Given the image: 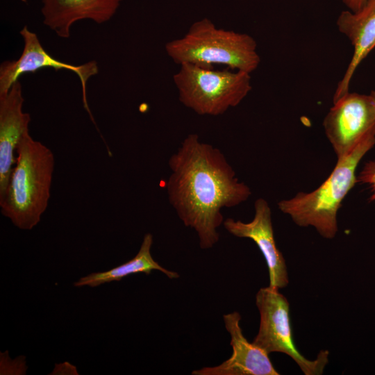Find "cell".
<instances>
[{
  "instance_id": "obj_1",
  "label": "cell",
  "mask_w": 375,
  "mask_h": 375,
  "mask_svg": "<svg viewBox=\"0 0 375 375\" xmlns=\"http://www.w3.org/2000/svg\"><path fill=\"white\" fill-rule=\"evenodd\" d=\"M168 199L184 225L195 230L201 249L219 238L221 210L248 199L250 188L236 177L225 156L212 144L189 134L169 160Z\"/></svg>"
},
{
  "instance_id": "obj_2",
  "label": "cell",
  "mask_w": 375,
  "mask_h": 375,
  "mask_svg": "<svg viewBox=\"0 0 375 375\" xmlns=\"http://www.w3.org/2000/svg\"><path fill=\"white\" fill-rule=\"evenodd\" d=\"M54 165L51 150L34 140L29 131L26 133L6 193L0 199L2 215L16 227L31 230L40 222L49 204Z\"/></svg>"
},
{
  "instance_id": "obj_3",
  "label": "cell",
  "mask_w": 375,
  "mask_h": 375,
  "mask_svg": "<svg viewBox=\"0 0 375 375\" xmlns=\"http://www.w3.org/2000/svg\"><path fill=\"white\" fill-rule=\"evenodd\" d=\"M169 58L179 65H224L251 74L260 65L254 38L247 33L217 28L208 18L194 22L182 37L165 44Z\"/></svg>"
},
{
  "instance_id": "obj_4",
  "label": "cell",
  "mask_w": 375,
  "mask_h": 375,
  "mask_svg": "<svg viewBox=\"0 0 375 375\" xmlns=\"http://www.w3.org/2000/svg\"><path fill=\"white\" fill-rule=\"evenodd\" d=\"M374 144L375 138L367 140L349 154L338 158L334 169L319 187L281 201L279 209L297 225L312 226L322 237L334 238L338 231L337 214L341 203L358 182L356 170L359 162Z\"/></svg>"
},
{
  "instance_id": "obj_5",
  "label": "cell",
  "mask_w": 375,
  "mask_h": 375,
  "mask_svg": "<svg viewBox=\"0 0 375 375\" xmlns=\"http://www.w3.org/2000/svg\"><path fill=\"white\" fill-rule=\"evenodd\" d=\"M178 99L199 115L217 116L238 106L251 90L249 73L183 63L174 75Z\"/></svg>"
},
{
  "instance_id": "obj_6",
  "label": "cell",
  "mask_w": 375,
  "mask_h": 375,
  "mask_svg": "<svg viewBox=\"0 0 375 375\" xmlns=\"http://www.w3.org/2000/svg\"><path fill=\"white\" fill-rule=\"evenodd\" d=\"M256 304L260 325L253 343L268 354L278 352L290 356L305 375L322 374L329 361V351L321 350L310 360L297 348L292 335L290 303L279 289L267 286L259 289Z\"/></svg>"
},
{
  "instance_id": "obj_7",
  "label": "cell",
  "mask_w": 375,
  "mask_h": 375,
  "mask_svg": "<svg viewBox=\"0 0 375 375\" xmlns=\"http://www.w3.org/2000/svg\"><path fill=\"white\" fill-rule=\"evenodd\" d=\"M323 125L338 159L375 138V92H347L333 102Z\"/></svg>"
},
{
  "instance_id": "obj_8",
  "label": "cell",
  "mask_w": 375,
  "mask_h": 375,
  "mask_svg": "<svg viewBox=\"0 0 375 375\" xmlns=\"http://www.w3.org/2000/svg\"><path fill=\"white\" fill-rule=\"evenodd\" d=\"M19 34L24 40V48L19 58L15 60L5 61L0 67V94L7 92L11 86L19 81L24 74L35 72L45 67L55 70H68L78 77L82 90V100L85 109L94 123L87 100V82L88 79L99 73L96 61L75 65L60 61L51 56L41 44L36 33L24 26Z\"/></svg>"
},
{
  "instance_id": "obj_9",
  "label": "cell",
  "mask_w": 375,
  "mask_h": 375,
  "mask_svg": "<svg viewBox=\"0 0 375 375\" xmlns=\"http://www.w3.org/2000/svg\"><path fill=\"white\" fill-rule=\"evenodd\" d=\"M255 215L249 222L228 218L225 229L231 235L252 240L258 246L267 263L269 286L282 289L289 284L285 258L278 249L274 235L272 212L266 200L258 199L254 203Z\"/></svg>"
},
{
  "instance_id": "obj_10",
  "label": "cell",
  "mask_w": 375,
  "mask_h": 375,
  "mask_svg": "<svg viewBox=\"0 0 375 375\" xmlns=\"http://www.w3.org/2000/svg\"><path fill=\"white\" fill-rule=\"evenodd\" d=\"M24 99L19 81L0 94V199L6 193L17 160V151L28 132L31 115L22 110Z\"/></svg>"
},
{
  "instance_id": "obj_11",
  "label": "cell",
  "mask_w": 375,
  "mask_h": 375,
  "mask_svg": "<svg viewBox=\"0 0 375 375\" xmlns=\"http://www.w3.org/2000/svg\"><path fill=\"white\" fill-rule=\"evenodd\" d=\"M224 322L231 336L233 349L231 357L219 365L205 367L194 370L193 375H278L269 354L249 342L240 325L241 315L238 312L224 315Z\"/></svg>"
},
{
  "instance_id": "obj_12",
  "label": "cell",
  "mask_w": 375,
  "mask_h": 375,
  "mask_svg": "<svg viewBox=\"0 0 375 375\" xmlns=\"http://www.w3.org/2000/svg\"><path fill=\"white\" fill-rule=\"evenodd\" d=\"M340 33L350 40L353 53L342 80L338 83L333 102L349 92L351 80L357 67L375 47V0H367L356 12H341L337 19Z\"/></svg>"
},
{
  "instance_id": "obj_13",
  "label": "cell",
  "mask_w": 375,
  "mask_h": 375,
  "mask_svg": "<svg viewBox=\"0 0 375 375\" xmlns=\"http://www.w3.org/2000/svg\"><path fill=\"white\" fill-rule=\"evenodd\" d=\"M124 0H42L44 24L62 38L70 37L71 28L78 21L89 19L97 24L109 21Z\"/></svg>"
},
{
  "instance_id": "obj_14",
  "label": "cell",
  "mask_w": 375,
  "mask_h": 375,
  "mask_svg": "<svg viewBox=\"0 0 375 375\" xmlns=\"http://www.w3.org/2000/svg\"><path fill=\"white\" fill-rule=\"evenodd\" d=\"M153 236L151 233L144 235L138 253L131 260L117 266L108 271L96 272L81 278L74 283L75 287H97L112 281H119L123 278L133 274L144 273L149 274L153 270H158L169 278H177L179 274L169 271L160 265L151 254Z\"/></svg>"
},
{
  "instance_id": "obj_15",
  "label": "cell",
  "mask_w": 375,
  "mask_h": 375,
  "mask_svg": "<svg viewBox=\"0 0 375 375\" xmlns=\"http://www.w3.org/2000/svg\"><path fill=\"white\" fill-rule=\"evenodd\" d=\"M357 181L368 185L371 191L369 200L375 201V160H370L365 163L357 177Z\"/></svg>"
},
{
  "instance_id": "obj_16",
  "label": "cell",
  "mask_w": 375,
  "mask_h": 375,
  "mask_svg": "<svg viewBox=\"0 0 375 375\" xmlns=\"http://www.w3.org/2000/svg\"><path fill=\"white\" fill-rule=\"evenodd\" d=\"M349 10L356 12L360 9L367 0H341Z\"/></svg>"
},
{
  "instance_id": "obj_17",
  "label": "cell",
  "mask_w": 375,
  "mask_h": 375,
  "mask_svg": "<svg viewBox=\"0 0 375 375\" xmlns=\"http://www.w3.org/2000/svg\"><path fill=\"white\" fill-rule=\"evenodd\" d=\"M21 1L25 3L27 1V0H21Z\"/></svg>"
}]
</instances>
